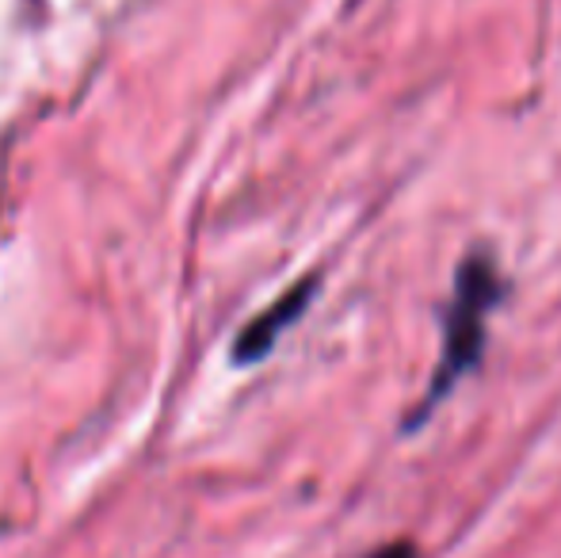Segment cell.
<instances>
[{"label":"cell","instance_id":"obj_1","mask_svg":"<svg viewBox=\"0 0 561 558\" xmlns=\"http://www.w3.org/2000/svg\"><path fill=\"white\" fill-rule=\"evenodd\" d=\"M504 295H508V280H504L496 257L485 246H473L455 269V291L444 306V349H439L424 395L401 421V436L421 432L432 421V413L447 402L450 390L478 372L489 344V318L504 303Z\"/></svg>","mask_w":561,"mask_h":558},{"label":"cell","instance_id":"obj_2","mask_svg":"<svg viewBox=\"0 0 561 558\" xmlns=\"http://www.w3.org/2000/svg\"><path fill=\"white\" fill-rule=\"evenodd\" d=\"M318 291H321L318 276H302L295 287L283 291V295L275 298L264 314H256V318H252L233 341V360H237V364L252 367V364H260L264 356H272V349L279 344V337L287 333V329L295 326L306 310H310V303H313V295H318Z\"/></svg>","mask_w":561,"mask_h":558},{"label":"cell","instance_id":"obj_3","mask_svg":"<svg viewBox=\"0 0 561 558\" xmlns=\"http://www.w3.org/2000/svg\"><path fill=\"white\" fill-rule=\"evenodd\" d=\"M355 558H421V547H416L413 539H393V544L370 547V551H363Z\"/></svg>","mask_w":561,"mask_h":558}]
</instances>
